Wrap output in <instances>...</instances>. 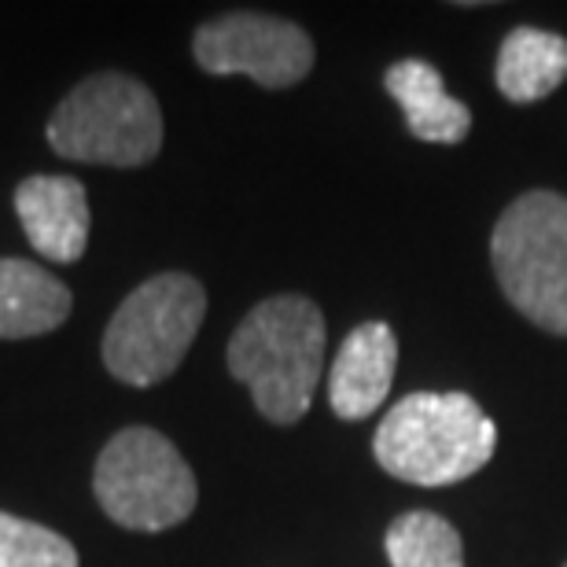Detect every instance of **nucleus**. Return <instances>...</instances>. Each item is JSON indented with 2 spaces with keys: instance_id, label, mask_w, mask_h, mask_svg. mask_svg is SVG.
<instances>
[{
  "instance_id": "1",
  "label": "nucleus",
  "mask_w": 567,
  "mask_h": 567,
  "mask_svg": "<svg viewBox=\"0 0 567 567\" xmlns=\"http://www.w3.org/2000/svg\"><path fill=\"white\" fill-rule=\"evenodd\" d=\"M328 328L321 306L306 295H274L244 317L229 339V372L269 424H299L313 405L324 369Z\"/></svg>"
},
{
  "instance_id": "2",
  "label": "nucleus",
  "mask_w": 567,
  "mask_h": 567,
  "mask_svg": "<svg viewBox=\"0 0 567 567\" xmlns=\"http://www.w3.org/2000/svg\"><path fill=\"white\" fill-rule=\"evenodd\" d=\"M497 427L480 402L461 391H416L391 405L372 439L380 468L410 486H453L486 468Z\"/></svg>"
},
{
  "instance_id": "3",
  "label": "nucleus",
  "mask_w": 567,
  "mask_h": 567,
  "mask_svg": "<svg viewBox=\"0 0 567 567\" xmlns=\"http://www.w3.org/2000/svg\"><path fill=\"white\" fill-rule=\"evenodd\" d=\"M44 137L71 163L133 169L163 152V107L133 74L100 71L55 104Z\"/></svg>"
},
{
  "instance_id": "4",
  "label": "nucleus",
  "mask_w": 567,
  "mask_h": 567,
  "mask_svg": "<svg viewBox=\"0 0 567 567\" xmlns=\"http://www.w3.org/2000/svg\"><path fill=\"white\" fill-rule=\"evenodd\" d=\"M491 262L527 321L567 336V196L538 188L508 203L491 236Z\"/></svg>"
},
{
  "instance_id": "5",
  "label": "nucleus",
  "mask_w": 567,
  "mask_h": 567,
  "mask_svg": "<svg viewBox=\"0 0 567 567\" xmlns=\"http://www.w3.org/2000/svg\"><path fill=\"white\" fill-rule=\"evenodd\" d=\"M207 317V291L188 274L137 284L104 328V365L126 388H155L185 361Z\"/></svg>"
},
{
  "instance_id": "6",
  "label": "nucleus",
  "mask_w": 567,
  "mask_h": 567,
  "mask_svg": "<svg viewBox=\"0 0 567 567\" xmlns=\"http://www.w3.org/2000/svg\"><path fill=\"white\" fill-rule=\"evenodd\" d=\"M93 494L107 519L126 530H169L196 513V472L155 427H122L100 450Z\"/></svg>"
},
{
  "instance_id": "7",
  "label": "nucleus",
  "mask_w": 567,
  "mask_h": 567,
  "mask_svg": "<svg viewBox=\"0 0 567 567\" xmlns=\"http://www.w3.org/2000/svg\"><path fill=\"white\" fill-rule=\"evenodd\" d=\"M192 55L214 78L244 74L262 89L299 85L317 60L310 33L262 11H229L203 22L192 38Z\"/></svg>"
},
{
  "instance_id": "8",
  "label": "nucleus",
  "mask_w": 567,
  "mask_h": 567,
  "mask_svg": "<svg viewBox=\"0 0 567 567\" xmlns=\"http://www.w3.org/2000/svg\"><path fill=\"white\" fill-rule=\"evenodd\" d=\"M11 203H16V218L38 255L60 266H71L85 255L93 218H89L85 185L78 177L33 174L19 181Z\"/></svg>"
},
{
  "instance_id": "9",
  "label": "nucleus",
  "mask_w": 567,
  "mask_h": 567,
  "mask_svg": "<svg viewBox=\"0 0 567 567\" xmlns=\"http://www.w3.org/2000/svg\"><path fill=\"white\" fill-rule=\"evenodd\" d=\"M394 365H399V339L391 324L365 321L343 339L328 372V405L339 421H365L388 402Z\"/></svg>"
},
{
  "instance_id": "10",
  "label": "nucleus",
  "mask_w": 567,
  "mask_h": 567,
  "mask_svg": "<svg viewBox=\"0 0 567 567\" xmlns=\"http://www.w3.org/2000/svg\"><path fill=\"white\" fill-rule=\"evenodd\" d=\"M383 89L402 107L405 126L416 141L461 144L472 130V111L442 89V74L424 60H399L383 74Z\"/></svg>"
},
{
  "instance_id": "11",
  "label": "nucleus",
  "mask_w": 567,
  "mask_h": 567,
  "mask_svg": "<svg viewBox=\"0 0 567 567\" xmlns=\"http://www.w3.org/2000/svg\"><path fill=\"white\" fill-rule=\"evenodd\" d=\"M74 310L71 288L27 258H0V339L55 332Z\"/></svg>"
},
{
  "instance_id": "12",
  "label": "nucleus",
  "mask_w": 567,
  "mask_h": 567,
  "mask_svg": "<svg viewBox=\"0 0 567 567\" xmlns=\"http://www.w3.org/2000/svg\"><path fill=\"white\" fill-rule=\"evenodd\" d=\"M567 78V41L538 27H516L497 52V89L513 104H538Z\"/></svg>"
},
{
  "instance_id": "13",
  "label": "nucleus",
  "mask_w": 567,
  "mask_h": 567,
  "mask_svg": "<svg viewBox=\"0 0 567 567\" xmlns=\"http://www.w3.org/2000/svg\"><path fill=\"white\" fill-rule=\"evenodd\" d=\"M391 567H464V542L450 519L435 513H405L383 538Z\"/></svg>"
},
{
  "instance_id": "14",
  "label": "nucleus",
  "mask_w": 567,
  "mask_h": 567,
  "mask_svg": "<svg viewBox=\"0 0 567 567\" xmlns=\"http://www.w3.org/2000/svg\"><path fill=\"white\" fill-rule=\"evenodd\" d=\"M0 567H82V560L60 530L0 513Z\"/></svg>"
},
{
  "instance_id": "15",
  "label": "nucleus",
  "mask_w": 567,
  "mask_h": 567,
  "mask_svg": "<svg viewBox=\"0 0 567 567\" xmlns=\"http://www.w3.org/2000/svg\"><path fill=\"white\" fill-rule=\"evenodd\" d=\"M564 567H567V564H564Z\"/></svg>"
}]
</instances>
